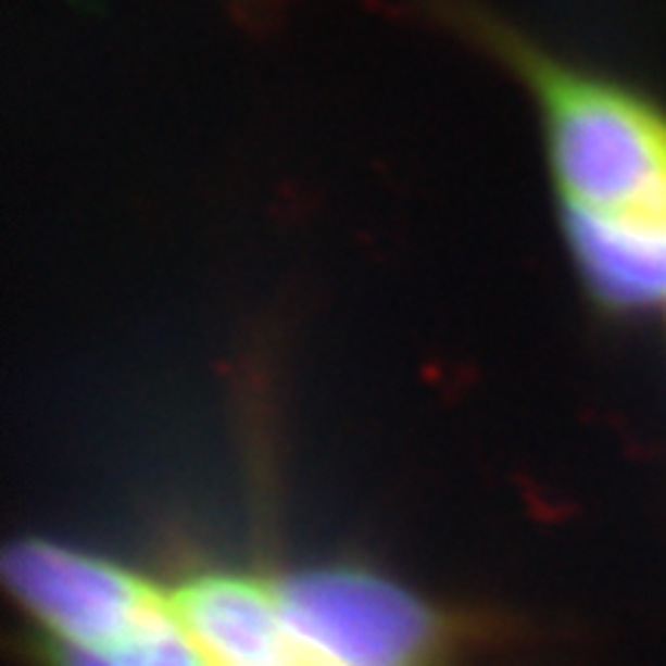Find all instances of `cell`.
I'll return each mask as SVG.
<instances>
[{
  "label": "cell",
  "mask_w": 666,
  "mask_h": 666,
  "mask_svg": "<svg viewBox=\"0 0 666 666\" xmlns=\"http://www.w3.org/2000/svg\"><path fill=\"white\" fill-rule=\"evenodd\" d=\"M522 72L543 109L565 210L666 216V117L614 84L537 53H522Z\"/></svg>",
  "instance_id": "cell-1"
},
{
  "label": "cell",
  "mask_w": 666,
  "mask_h": 666,
  "mask_svg": "<svg viewBox=\"0 0 666 666\" xmlns=\"http://www.w3.org/2000/svg\"><path fill=\"white\" fill-rule=\"evenodd\" d=\"M287 632L315 666H423L436 617L411 592L352 568L272 583Z\"/></svg>",
  "instance_id": "cell-2"
},
{
  "label": "cell",
  "mask_w": 666,
  "mask_h": 666,
  "mask_svg": "<svg viewBox=\"0 0 666 666\" xmlns=\"http://www.w3.org/2000/svg\"><path fill=\"white\" fill-rule=\"evenodd\" d=\"M3 577L50 642L62 645L109 648L171 611V592L146 577L43 540H20L3 552Z\"/></svg>",
  "instance_id": "cell-3"
},
{
  "label": "cell",
  "mask_w": 666,
  "mask_h": 666,
  "mask_svg": "<svg viewBox=\"0 0 666 666\" xmlns=\"http://www.w3.org/2000/svg\"><path fill=\"white\" fill-rule=\"evenodd\" d=\"M171 608L216 666H315L287 632L272 583L198 574L171 592Z\"/></svg>",
  "instance_id": "cell-4"
},
{
  "label": "cell",
  "mask_w": 666,
  "mask_h": 666,
  "mask_svg": "<svg viewBox=\"0 0 666 666\" xmlns=\"http://www.w3.org/2000/svg\"><path fill=\"white\" fill-rule=\"evenodd\" d=\"M577 266L599 300L620 309L666 305V216L565 210Z\"/></svg>",
  "instance_id": "cell-5"
},
{
  "label": "cell",
  "mask_w": 666,
  "mask_h": 666,
  "mask_svg": "<svg viewBox=\"0 0 666 666\" xmlns=\"http://www.w3.org/2000/svg\"><path fill=\"white\" fill-rule=\"evenodd\" d=\"M50 661L53 666H216L176 620L173 608L146 629L109 648L50 642Z\"/></svg>",
  "instance_id": "cell-6"
}]
</instances>
